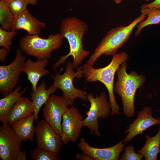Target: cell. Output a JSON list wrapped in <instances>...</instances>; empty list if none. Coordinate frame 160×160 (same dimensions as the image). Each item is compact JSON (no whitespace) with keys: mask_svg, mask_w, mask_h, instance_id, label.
Returning a JSON list of instances; mask_svg holds the SVG:
<instances>
[{"mask_svg":"<svg viewBox=\"0 0 160 160\" xmlns=\"http://www.w3.org/2000/svg\"><path fill=\"white\" fill-rule=\"evenodd\" d=\"M48 63L47 60L37 59L36 62L31 59L25 61L23 72L26 74L27 79L32 85V90H35L38 83L40 79L50 73L49 71L45 68Z\"/></svg>","mask_w":160,"mask_h":160,"instance_id":"2e32d148","label":"cell"},{"mask_svg":"<svg viewBox=\"0 0 160 160\" xmlns=\"http://www.w3.org/2000/svg\"><path fill=\"white\" fill-rule=\"evenodd\" d=\"M84 119L76 107L72 106L68 108L62 116L61 138L63 144L77 140L84 127Z\"/></svg>","mask_w":160,"mask_h":160,"instance_id":"30bf717a","label":"cell"},{"mask_svg":"<svg viewBox=\"0 0 160 160\" xmlns=\"http://www.w3.org/2000/svg\"><path fill=\"white\" fill-rule=\"evenodd\" d=\"M26 151H20L16 155L15 160H26Z\"/></svg>","mask_w":160,"mask_h":160,"instance_id":"4dcf8cb0","label":"cell"},{"mask_svg":"<svg viewBox=\"0 0 160 160\" xmlns=\"http://www.w3.org/2000/svg\"><path fill=\"white\" fill-rule=\"evenodd\" d=\"M45 26L44 23L41 21L27 9L15 17L12 31L22 29L26 30L28 35H39L41 29Z\"/></svg>","mask_w":160,"mask_h":160,"instance_id":"9a60e30c","label":"cell"},{"mask_svg":"<svg viewBox=\"0 0 160 160\" xmlns=\"http://www.w3.org/2000/svg\"><path fill=\"white\" fill-rule=\"evenodd\" d=\"M147 15L148 18L146 20L140 22L136 25L137 29L135 33V36H137L141 33L142 30L145 27L160 23V9L154 10Z\"/></svg>","mask_w":160,"mask_h":160,"instance_id":"cb8c5ba5","label":"cell"},{"mask_svg":"<svg viewBox=\"0 0 160 160\" xmlns=\"http://www.w3.org/2000/svg\"><path fill=\"white\" fill-rule=\"evenodd\" d=\"M141 14L147 15L152 11L160 9V0H155L149 4H143L140 7Z\"/></svg>","mask_w":160,"mask_h":160,"instance_id":"83f0119b","label":"cell"},{"mask_svg":"<svg viewBox=\"0 0 160 160\" xmlns=\"http://www.w3.org/2000/svg\"><path fill=\"white\" fill-rule=\"evenodd\" d=\"M72 105L70 100L63 95H51L43 108L44 120L60 137L63 116L68 109V106Z\"/></svg>","mask_w":160,"mask_h":160,"instance_id":"9c48e42d","label":"cell"},{"mask_svg":"<svg viewBox=\"0 0 160 160\" xmlns=\"http://www.w3.org/2000/svg\"><path fill=\"white\" fill-rule=\"evenodd\" d=\"M129 58L128 54L121 52L113 56L110 63L102 68L95 69L93 66L86 63L82 66L83 74L88 82L99 81L103 83L107 88L109 94V101L111 111V115H119L120 108L116 102L114 91V81L115 73L120 66L126 62Z\"/></svg>","mask_w":160,"mask_h":160,"instance_id":"7a4b0ae2","label":"cell"},{"mask_svg":"<svg viewBox=\"0 0 160 160\" xmlns=\"http://www.w3.org/2000/svg\"></svg>","mask_w":160,"mask_h":160,"instance_id":"e575fe53","label":"cell"},{"mask_svg":"<svg viewBox=\"0 0 160 160\" xmlns=\"http://www.w3.org/2000/svg\"><path fill=\"white\" fill-rule=\"evenodd\" d=\"M125 143L122 140L111 147L97 148L91 146L83 137L80 138L77 146L82 152L88 155L93 160H118Z\"/></svg>","mask_w":160,"mask_h":160,"instance_id":"5bb4252c","label":"cell"},{"mask_svg":"<svg viewBox=\"0 0 160 160\" xmlns=\"http://www.w3.org/2000/svg\"><path fill=\"white\" fill-rule=\"evenodd\" d=\"M32 101L27 97H21L12 108L9 115L8 124L11 125L15 121L33 114Z\"/></svg>","mask_w":160,"mask_h":160,"instance_id":"ac0fdd59","label":"cell"},{"mask_svg":"<svg viewBox=\"0 0 160 160\" xmlns=\"http://www.w3.org/2000/svg\"><path fill=\"white\" fill-rule=\"evenodd\" d=\"M35 132L37 146L58 154L63 143L61 137L45 120L38 121Z\"/></svg>","mask_w":160,"mask_h":160,"instance_id":"7c38bea8","label":"cell"},{"mask_svg":"<svg viewBox=\"0 0 160 160\" xmlns=\"http://www.w3.org/2000/svg\"><path fill=\"white\" fill-rule=\"evenodd\" d=\"M21 87L19 86L11 93L0 99V120L3 124H8L9 112L14 105L25 93L27 87L21 92Z\"/></svg>","mask_w":160,"mask_h":160,"instance_id":"ffe728a7","label":"cell"},{"mask_svg":"<svg viewBox=\"0 0 160 160\" xmlns=\"http://www.w3.org/2000/svg\"><path fill=\"white\" fill-rule=\"evenodd\" d=\"M29 4H31L33 5H36L37 4V0H27Z\"/></svg>","mask_w":160,"mask_h":160,"instance_id":"1f68e13d","label":"cell"},{"mask_svg":"<svg viewBox=\"0 0 160 160\" xmlns=\"http://www.w3.org/2000/svg\"><path fill=\"white\" fill-rule=\"evenodd\" d=\"M15 20L6 0H0V28L8 31H12Z\"/></svg>","mask_w":160,"mask_h":160,"instance_id":"7402d4cb","label":"cell"},{"mask_svg":"<svg viewBox=\"0 0 160 160\" xmlns=\"http://www.w3.org/2000/svg\"><path fill=\"white\" fill-rule=\"evenodd\" d=\"M9 52L5 47H2L0 49V62L1 63L5 61L6 57Z\"/></svg>","mask_w":160,"mask_h":160,"instance_id":"f1b7e54d","label":"cell"},{"mask_svg":"<svg viewBox=\"0 0 160 160\" xmlns=\"http://www.w3.org/2000/svg\"><path fill=\"white\" fill-rule=\"evenodd\" d=\"M9 8L15 17L27 10V0H6Z\"/></svg>","mask_w":160,"mask_h":160,"instance_id":"d4e9b609","label":"cell"},{"mask_svg":"<svg viewBox=\"0 0 160 160\" xmlns=\"http://www.w3.org/2000/svg\"><path fill=\"white\" fill-rule=\"evenodd\" d=\"M142 155L136 153L133 145H127L124 148V152L121 155L120 160H141L143 158Z\"/></svg>","mask_w":160,"mask_h":160,"instance_id":"4316f807","label":"cell"},{"mask_svg":"<svg viewBox=\"0 0 160 160\" xmlns=\"http://www.w3.org/2000/svg\"><path fill=\"white\" fill-rule=\"evenodd\" d=\"M76 157L78 160H93L89 156L83 152L77 154Z\"/></svg>","mask_w":160,"mask_h":160,"instance_id":"f546056e","label":"cell"},{"mask_svg":"<svg viewBox=\"0 0 160 160\" xmlns=\"http://www.w3.org/2000/svg\"><path fill=\"white\" fill-rule=\"evenodd\" d=\"M87 99L90 104L89 111L86 113L87 117L84 119L83 126L90 129L91 135L94 132L95 135L98 137L101 136L98 129V119H104L111 115V107L108 101L106 93L101 92L99 96L94 97L90 92L87 94Z\"/></svg>","mask_w":160,"mask_h":160,"instance_id":"8992f818","label":"cell"},{"mask_svg":"<svg viewBox=\"0 0 160 160\" xmlns=\"http://www.w3.org/2000/svg\"><path fill=\"white\" fill-rule=\"evenodd\" d=\"M17 34L16 31H8L0 28V46L6 48L9 52L12 40Z\"/></svg>","mask_w":160,"mask_h":160,"instance_id":"484cf974","label":"cell"},{"mask_svg":"<svg viewBox=\"0 0 160 160\" xmlns=\"http://www.w3.org/2000/svg\"><path fill=\"white\" fill-rule=\"evenodd\" d=\"M114 2L116 4H120L123 0H113Z\"/></svg>","mask_w":160,"mask_h":160,"instance_id":"d6a6232c","label":"cell"},{"mask_svg":"<svg viewBox=\"0 0 160 160\" xmlns=\"http://www.w3.org/2000/svg\"><path fill=\"white\" fill-rule=\"evenodd\" d=\"M58 88L53 84L46 89V83L45 81L41 82L37 87L36 89L30 94L34 110V114L35 123L38 122L39 113L42 106L47 101L50 96L55 93Z\"/></svg>","mask_w":160,"mask_h":160,"instance_id":"e0dca14e","label":"cell"},{"mask_svg":"<svg viewBox=\"0 0 160 160\" xmlns=\"http://www.w3.org/2000/svg\"><path fill=\"white\" fill-rule=\"evenodd\" d=\"M145 138V145L137 153L142 155L145 160H157L158 154L160 153V126L156 134L151 137L146 134Z\"/></svg>","mask_w":160,"mask_h":160,"instance_id":"44dd1931","label":"cell"},{"mask_svg":"<svg viewBox=\"0 0 160 160\" xmlns=\"http://www.w3.org/2000/svg\"><path fill=\"white\" fill-rule=\"evenodd\" d=\"M73 69L72 63L68 61L66 63L65 71L63 74L57 73L52 76V78L54 80L53 84L62 91L63 95L69 99L72 105L76 98H79L84 100L87 99L86 92L76 88L73 84L74 78L79 79L83 77L82 66L78 67L76 72Z\"/></svg>","mask_w":160,"mask_h":160,"instance_id":"52a82bcc","label":"cell"},{"mask_svg":"<svg viewBox=\"0 0 160 160\" xmlns=\"http://www.w3.org/2000/svg\"><path fill=\"white\" fill-rule=\"evenodd\" d=\"M88 29V25L85 22L74 16L64 18L60 26V33L68 42L69 52L60 57L53 66V69L56 72V68L63 64L69 57H73V66L76 68L81 65L83 60L90 54L89 51L83 48L82 40Z\"/></svg>","mask_w":160,"mask_h":160,"instance_id":"6da1fadb","label":"cell"},{"mask_svg":"<svg viewBox=\"0 0 160 160\" xmlns=\"http://www.w3.org/2000/svg\"><path fill=\"white\" fill-rule=\"evenodd\" d=\"M35 121L34 114L20 119L11 125L15 133L22 141L33 140L35 133V127L33 123Z\"/></svg>","mask_w":160,"mask_h":160,"instance_id":"d6986e66","label":"cell"},{"mask_svg":"<svg viewBox=\"0 0 160 160\" xmlns=\"http://www.w3.org/2000/svg\"><path fill=\"white\" fill-rule=\"evenodd\" d=\"M127 64L122 63L117 70V80L114 91L121 98L124 114L128 118L133 117L135 113L134 99L137 89L141 88L146 80L145 75L132 71L128 74Z\"/></svg>","mask_w":160,"mask_h":160,"instance_id":"3957f363","label":"cell"},{"mask_svg":"<svg viewBox=\"0 0 160 160\" xmlns=\"http://www.w3.org/2000/svg\"><path fill=\"white\" fill-rule=\"evenodd\" d=\"M17 49L14 61L9 64L0 66V92L4 97L11 93L18 83L19 76L23 72L26 57Z\"/></svg>","mask_w":160,"mask_h":160,"instance_id":"ba28073f","label":"cell"},{"mask_svg":"<svg viewBox=\"0 0 160 160\" xmlns=\"http://www.w3.org/2000/svg\"><path fill=\"white\" fill-rule=\"evenodd\" d=\"M146 15L141 14L129 25H120L109 31L96 48L87 63L93 65L102 55L113 56L116 54L118 50L129 39L135 27L143 20Z\"/></svg>","mask_w":160,"mask_h":160,"instance_id":"277c9868","label":"cell"},{"mask_svg":"<svg viewBox=\"0 0 160 160\" xmlns=\"http://www.w3.org/2000/svg\"><path fill=\"white\" fill-rule=\"evenodd\" d=\"M157 124H160V117L154 118L152 108L145 106L138 112L136 119L126 127L124 132L127 135L123 140L125 143L131 141L149 127Z\"/></svg>","mask_w":160,"mask_h":160,"instance_id":"4fadbf2b","label":"cell"},{"mask_svg":"<svg viewBox=\"0 0 160 160\" xmlns=\"http://www.w3.org/2000/svg\"><path fill=\"white\" fill-rule=\"evenodd\" d=\"M31 160H59L58 154L36 146L30 152Z\"/></svg>","mask_w":160,"mask_h":160,"instance_id":"603a6c76","label":"cell"},{"mask_svg":"<svg viewBox=\"0 0 160 160\" xmlns=\"http://www.w3.org/2000/svg\"><path fill=\"white\" fill-rule=\"evenodd\" d=\"M22 141L10 125L0 126V158L2 160H15L20 151Z\"/></svg>","mask_w":160,"mask_h":160,"instance_id":"8fae6325","label":"cell"},{"mask_svg":"<svg viewBox=\"0 0 160 160\" xmlns=\"http://www.w3.org/2000/svg\"><path fill=\"white\" fill-rule=\"evenodd\" d=\"M143 0L145 1H148L149 0Z\"/></svg>","mask_w":160,"mask_h":160,"instance_id":"836d02e7","label":"cell"},{"mask_svg":"<svg viewBox=\"0 0 160 160\" xmlns=\"http://www.w3.org/2000/svg\"><path fill=\"white\" fill-rule=\"evenodd\" d=\"M63 37L60 33L51 34L47 38H42L38 35H25L19 42L20 49L26 55L43 60L50 58L52 52L60 48Z\"/></svg>","mask_w":160,"mask_h":160,"instance_id":"5b68a950","label":"cell"}]
</instances>
